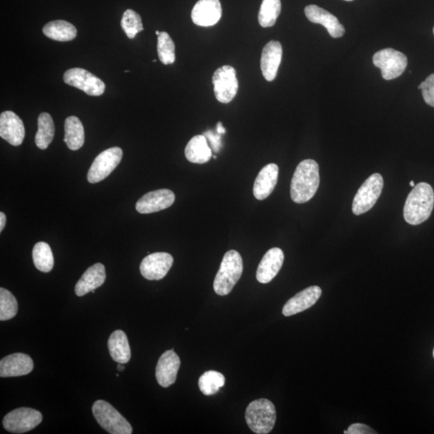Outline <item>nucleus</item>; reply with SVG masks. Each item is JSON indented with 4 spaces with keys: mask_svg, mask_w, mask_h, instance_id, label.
<instances>
[{
    "mask_svg": "<svg viewBox=\"0 0 434 434\" xmlns=\"http://www.w3.org/2000/svg\"><path fill=\"white\" fill-rule=\"evenodd\" d=\"M434 207V191L427 182H420L408 194L404 207V218L408 224L418 225L426 221Z\"/></svg>",
    "mask_w": 434,
    "mask_h": 434,
    "instance_id": "obj_2",
    "label": "nucleus"
},
{
    "mask_svg": "<svg viewBox=\"0 0 434 434\" xmlns=\"http://www.w3.org/2000/svg\"><path fill=\"white\" fill-rule=\"evenodd\" d=\"M283 263V251L279 248L270 249L261 261L256 270V279L263 284L270 283L282 269Z\"/></svg>",
    "mask_w": 434,
    "mask_h": 434,
    "instance_id": "obj_20",
    "label": "nucleus"
},
{
    "mask_svg": "<svg viewBox=\"0 0 434 434\" xmlns=\"http://www.w3.org/2000/svg\"><path fill=\"white\" fill-rule=\"evenodd\" d=\"M222 16L220 0H200L192 9L191 19L196 26L211 27L219 22Z\"/></svg>",
    "mask_w": 434,
    "mask_h": 434,
    "instance_id": "obj_16",
    "label": "nucleus"
},
{
    "mask_svg": "<svg viewBox=\"0 0 434 434\" xmlns=\"http://www.w3.org/2000/svg\"><path fill=\"white\" fill-rule=\"evenodd\" d=\"M274 404L268 399L261 398L251 402L245 412L246 423L255 433L266 434L272 431L276 422Z\"/></svg>",
    "mask_w": 434,
    "mask_h": 434,
    "instance_id": "obj_4",
    "label": "nucleus"
},
{
    "mask_svg": "<svg viewBox=\"0 0 434 434\" xmlns=\"http://www.w3.org/2000/svg\"><path fill=\"white\" fill-rule=\"evenodd\" d=\"M180 367V359L174 350H169L158 361L155 376L158 384L162 388L172 386L177 378Z\"/></svg>",
    "mask_w": 434,
    "mask_h": 434,
    "instance_id": "obj_14",
    "label": "nucleus"
},
{
    "mask_svg": "<svg viewBox=\"0 0 434 434\" xmlns=\"http://www.w3.org/2000/svg\"><path fill=\"white\" fill-rule=\"evenodd\" d=\"M122 150L120 147H111L102 151L93 161L88 170L87 179L91 184H97L107 178L116 169L122 159Z\"/></svg>",
    "mask_w": 434,
    "mask_h": 434,
    "instance_id": "obj_9",
    "label": "nucleus"
},
{
    "mask_svg": "<svg viewBox=\"0 0 434 434\" xmlns=\"http://www.w3.org/2000/svg\"><path fill=\"white\" fill-rule=\"evenodd\" d=\"M32 258L36 268L43 273H48L53 268L54 258L53 251L48 244L38 243L34 246Z\"/></svg>",
    "mask_w": 434,
    "mask_h": 434,
    "instance_id": "obj_29",
    "label": "nucleus"
},
{
    "mask_svg": "<svg viewBox=\"0 0 434 434\" xmlns=\"http://www.w3.org/2000/svg\"><path fill=\"white\" fill-rule=\"evenodd\" d=\"M18 312V303L15 296L9 290L0 288V320L7 321L16 317Z\"/></svg>",
    "mask_w": 434,
    "mask_h": 434,
    "instance_id": "obj_33",
    "label": "nucleus"
},
{
    "mask_svg": "<svg viewBox=\"0 0 434 434\" xmlns=\"http://www.w3.org/2000/svg\"><path fill=\"white\" fill-rule=\"evenodd\" d=\"M216 132L219 133L220 135H225L226 130L223 125H222V122H219L216 125Z\"/></svg>",
    "mask_w": 434,
    "mask_h": 434,
    "instance_id": "obj_39",
    "label": "nucleus"
},
{
    "mask_svg": "<svg viewBox=\"0 0 434 434\" xmlns=\"http://www.w3.org/2000/svg\"><path fill=\"white\" fill-rule=\"evenodd\" d=\"M418 90L422 91L424 101L426 104L434 107V73L431 74L425 82L420 84Z\"/></svg>",
    "mask_w": 434,
    "mask_h": 434,
    "instance_id": "obj_35",
    "label": "nucleus"
},
{
    "mask_svg": "<svg viewBox=\"0 0 434 434\" xmlns=\"http://www.w3.org/2000/svg\"><path fill=\"white\" fill-rule=\"evenodd\" d=\"M160 32H160V31H156V32H155V34H156V35H157V36H159V35H160Z\"/></svg>",
    "mask_w": 434,
    "mask_h": 434,
    "instance_id": "obj_42",
    "label": "nucleus"
},
{
    "mask_svg": "<svg viewBox=\"0 0 434 434\" xmlns=\"http://www.w3.org/2000/svg\"><path fill=\"white\" fill-rule=\"evenodd\" d=\"M243 273V261L236 250H229L222 260L216 274L214 288L216 294L228 295L234 288Z\"/></svg>",
    "mask_w": 434,
    "mask_h": 434,
    "instance_id": "obj_3",
    "label": "nucleus"
},
{
    "mask_svg": "<svg viewBox=\"0 0 434 434\" xmlns=\"http://www.w3.org/2000/svg\"><path fill=\"white\" fill-rule=\"evenodd\" d=\"M213 83L216 100L221 103H229L233 101L238 91V81L235 68L222 66L214 74Z\"/></svg>",
    "mask_w": 434,
    "mask_h": 434,
    "instance_id": "obj_11",
    "label": "nucleus"
},
{
    "mask_svg": "<svg viewBox=\"0 0 434 434\" xmlns=\"http://www.w3.org/2000/svg\"><path fill=\"white\" fill-rule=\"evenodd\" d=\"M106 279V268L104 265L97 263L91 266L83 274L75 287V293L78 297L92 292L93 290L102 287Z\"/></svg>",
    "mask_w": 434,
    "mask_h": 434,
    "instance_id": "obj_23",
    "label": "nucleus"
},
{
    "mask_svg": "<svg viewBox=\"0 0 434 434\" xmlns=\"http://www.w3.org/2000/svg\"><path fill=\"white\" fill-rule=\"evenodd\" d=\"M67 147L72 151L80 149L85 142V131L82 122L75 116L66 118L65 122V140Z\"/></svg>",
    "mask_w": 434,
    "mask_h": 434,
    "instance_id": "obj_26",
    "label": "nucleus"
},
{
    "mask_svg": "<svg viewBox=\"0 0 434 434\" xmlns=\"http://www.w3.org/2000/svg\"><path fill=\"white\" fill-rule=\"evenodd\" d=\"M55 135V126L53 117L48 113H41L38 117V131L35 138L36 144L41 150L50 145Z\"/></svg>",
    "mask_w": 434,
    "mask_h": 434,
    "instance_id": "obj_28",
    "label": "nucleus"
},
{
    "mask_svg": "<svg viewBox=\"0 0 434 434\" xmlns=\"http://www.w3.org/2000/svg\"><path fill=\"white\" fill-rule=\"evenodd\" d=\"M279 169L278 165L270 164L261 170L254 182V195L258 200H263L272 194L278 184Z\"/></svg>",
    "mask_w": 434,
    "mask_h": 434,
    "instance_id": "obj_22",
    "label": "nucleus"
},
{
    "mask_svg": "<svg viewBox=\"0 0 434 434\" xmlns=\"http://www.w3.org/2000/svg\"><path fill=\"white\" fill-rule=\"evenodd\" d=\"M121 26L130 39H134L138 33L144 30L141 17L131 9L126 10L123 14Z\"/></svg>",
    "mask_w": 434,
    "mask_h": 434,
    "instance_id": "obj_34",
    "label": "nucleus"
},
{
    "mask_svg": "<svg viewBox=\"0 0 434 434\" xmlns=\"http://www.w3.org/2000/svg\"><path fill=\"white\" fill-rule=\"evenodd\" d=\"M64 82L91 96H101L106 90L105 83L100 78L81 68L67 70L64 74Z\"/></svg>",
    "mask_w": 434,
    "mask_h": 434,
    "instance_id": "obj_10",
    "label": "nucleus"
},
{
    "mask_svg": "<svg viewBox=\"0 0 434 434\" xmlns=\"http://www.w3.org/2000/svg\"><path fill=\"white\" fill-rule=\"evenodd\" d=\"M207 140H209L211 149L215 152H219L221 148V135L219 133H214L213 131H208L204 133Z\"/></svg>",
    "mask_w": 434,
    "mask_h": 434,
    "instance_id": "obj_37",
    "label": "nucleus"
},
{
    "mask_svg": "<svg viewBox=\"0 0 434 434\" xmlns=\"http://www.w3.org/2000/svg\"><path fill=\"white\" fill-rule=\"evenodd\" d=\"M108 348L113 361L127 364L131 357V350L126 334L121 330L113 332L108 340Z\"/></svg>",
    "mask_w": 434,
    "mask_h": 434,
    "instance_id": "obj_24",
    "label": "nucleus"
},
{
    "mask_svg": "<svg viewBox=\"0 0 434 434\" xmlns=\"http://www.w3.org/2000/svg\"><path fill=\"white\" fill-rule=\"evenodd\" d=\"M173 261V256L164 252L148 255L142 261L141 274L147 280H161L169 272Z\"/></svg>",
    "mask_w": 434,
    "mask_h": 434,
    "instance_id": "obj_12",
    "label": "nucleus"
},
{
    "mask_svg": "<svg viewBox=\"0 0 434 434\" xmlns=\"http://www.w3.org/2000/svg\"><path fill=\"white\" fill-rule=\"evenodd\" d=\"M42 420V414L36 409L19 408L4 417L3 425L5 430L10 433H23L32 431Z\"/></svg>",
    "mask_w": 434,
    "mask_h": 434,
    "instance_id": "obj_8",
    "label": "nucleus"
},
{
    "mask_svg": "<svg viewBox=\"0 0 434 434\" xmlns=\"http://www.w3.org/2000/svg\"><path fill=\"white\" fill-rule=\"evenodd\" d=\"M34 368L32 358L26 354L14 353L0 361V377L3 378L26 376Z\"/></svg>",
    "mask_w": 434,
    "mask_h": 434,
    "instance_id": "obj_19",
    "label": "nucleus"
},
{
    "mask_svg": "<svg viewBox=\"0 0 434 434\" xmlns=\"http://www.w3.org/2000/svg\"><path fill=\"white\" fill-rule=\"evenodd\" d=\"M6 215L1 211V213H0V232L3 230L5 225H6Z\"/></svg>",
    "mask_w": 434,
    "mask_h": 434,
    "instance_id": "obj_38",
    "label": "nucleus"
},
{
    "mask_svg": "<svg viewBox=\"0 0 434 434\" xmlns=\"http://www.w3.org/2000/svg\"><path fill=\"white\" fill-rule=\"evenodd\" d=\"M409 185H411V187H415V182H414V181H411V182H409Z\"/></svg>",
    "mask_w": 434,
    "mask_h": 434,
    "instance_id": "obj_41",
    "label": "nucleus"
},
{
    "mask_svg": "<svg viewBox=\"0 0 434 434\" xmlns=\"http://www.w3.org/2000/svg\"><path fill=\"white\" fill-rule=\"evenodd\" d=\"M322 290L317 285H313L305 289L301 292L295 294L294 297L289 299L284 305L283 314L285 317H289L291 315L297 314L304 312L317 303L321 297Z\"/></svg>",
    "mask_w": 434,
    "mask_h": 434,
    "instance_id": "obj_17",
    "label": "nucleus"
},
{
    "mask_svg": "<svg viewBox=\"0 0 434 434\" xmlns=\"http://www.w3.org/2000/svg\"><path fill=\"white\" fill-rule=\"evenodd\" d=\"M433 358H434V349H433Z\"/></svg>",
    "mask_w": 434,
    "mask_h": 434,
    "instance_id": "obj_44",
    "label": "nucleus"
},
{
    "mask_svg": "<svg viewBox=\"0 0 434 434\" xmlns=\"http://www.w3.org/2000/svg\"><path fill=\"white\" fill-rule=\"evenodd\" d=\"M305 15L310 22L321 24L325 27L330 37L339 38L344 35L345 28L339 19L334 15L319 8L317 5H308L305 7Z\"/></svg>",
    "mask_w": 434,
    "mask_h": 434,
    "instance_id": "obj_21",
    "label": "nucleus"
},
{
    "mask_svg": "<svg viewBox=\"0 0 434 434\" xmlns=\"http://www.w3.org/2000/svg\"><path fill=\"white\" fill-rule=\"evenodd\" d=\"M282 11L281 0H263L258 14V22L261 27H273Z\"/></svg>",
    "mask_w": 434,
    "mask_h": 434,
    "instance_id": "obj_30",
    "label": "nucleus"
},
{
    "mask_svg": "<svg viewBox=\"0 0 434 434\" xmlns=\"http://www.w3.org/2000/svg\"><path fill=\"white\" fill-rule=\"evenodd\" d=\"M225 378L223 374L216 371L205 372L199 379V388L205 396L214 395L225 386Z\"/></svg>",
    "mask_w": 434,
    "mask_h": 434,
    "instance_id": "obj_31",
    "label": "nucleus"
},
{
    "mask_svg": "<svg viewBox=\"0 0 434 434\" xmlns=\"http://www.w3.org/2000/svg\"><path fill=\"white\" fill-rule=\"evenodd\" d=\"M0 136L12 146L21 145L26 129L21 117L12 111L2 113L0 115Z\"/></svg>",
    "mask_w": 434,
    "mask_h": 434,
    "instance_id": "obj_15",
    "label": "nucleus"
},
{
    "mask_svg": "<svg viewBox=\"0 0 434 434\" xmlns=\"http://www.w3.org/2000/svg\"><path fill=\"white\" fill-rule=\"evenodd\" d=\"M345 434H376V431L372 430V428L364 425L361 423H355L350 426Z\"/></svg>",
    "mask_w": 434,
    "mask_h": 434,
    "instance_id": "obj_36",
    "label": "nucleus"
},
{
    "mask_svg": "<svg viewBox=\"0 0 434 434\" xmlns=\"http://www.w3.org/2000/svg\"><path fill=\"white\" fill-rule=\"evenodd\" d=\"M185 156L192 164H203L211 160L213 154L204 135L192 138L185 148Z\"/></svg>",
    "mask_w": 434,
    "mask_h": 434,
    "instance_id": "obj_25",
    "label": "nucleus"
},
{
    "mask_svg": "<svg viewBox=\"0 0 434 434\" xmlns=\"http://www.w3.org/2000/svg\"><path fill=\"white\" fill-rule=\"evenodd\" d=\"M121 364H118V365H117V370L120 372L124 371V369H125V367L122 366V365H121Z\"/></svg>",
    "mask_w": 434,
    "mask_h": 434,
    "instance_id": "obj_40",
    "label": "nucleus"
},
{
    "mask_svg": "<svg viewBox=\"0 0 434 434\" xmlns=\"http://www.w3.org/2000/svg\"><path fill=\"white\" fill-rule=\"evenodd\" d=\"M158 55L164 65H170L176 61V46L173 39L166 32H161L158 36Z\"/></svg>",
    "mask_w": 434,
    "mask_h": 434,
    "instance_id": "obj_32",
    "label": "nucleus"
},
{
    "mask_svg": "<svg viewBox=\"0 0 434 434\" xmlns=\"http://www.w3.org/2000/svg\"><path fill=\"white\" fill-rule=\"evenodd\" d=\"M92 411L100 426L111 434H131L133 428L126 419L115 408L102 399L93 404Z\"/></svg>",
    "mask_w": 434,
    "mask_h": 434,
    "instance_id": "obj_5",
    "label": "nucleus"
},
{
    "mask_svg": "<svg viewBox=\"0 0 434 434\" xmlns=\"http://www.w3.org/2000/svg\"><path fill=\"white\" fill-rule=\"evenodd\" d=\"M319 184V167L317 162L313 160L301 162L291 180V199L296 204L307 203L317 194Z\"/></svg>",
    "mask_w": 434,
    "mask_h": 434,
    "instance_id": "obj_1",
    "label": "nucleus"
},
{
    "mask_svg": "<svg viewBox=\"0 0 434 434\" xmlns=\"http://www.w3.org/2000/svg\"><path fill=\"white\" fill-rule=\"evenodd\" d=\"M176 196L169 189H160L148 192L138 200L136 210L142 214L157 213L170 208L174 204Z\"/></svg>",
    "mask_w": 434,
    "mask_h": 434,
    "instance_id": "obj_13",
    "label": "nucleus"
},
{
    "mask_svg": "<svg viewBox=\"0 0 434 434\" xmlns=\"http://www.w3.org/2000/svg\"><path fill=\"white\" fill-rule=\"evenodd\" d=\"M345 1H353V0H345Z\"/></svg>",
    "mask_w": 434,
    "mask_h": 434,
    "instance_id": "obj_43",
    "label": "nucleus"
},
{
    "mask_svg": "<svg viewBox=\"0 0 434 434\" xmlns=\"http://www.w3.org/2000/svg\"><path fill=\"white\" fill-rule=\"evenodd\" d=\"M373 64L381 68L384 80L389 81L402 76L408 66V59L395 49L384 48L375 53Z\"/></svg>",
    "mask_w": 434,
    "mask_h": 434,
    "instance_id": "obj_7",
    "label": "nucleus"
},
{
    "mask_svg": "<svg viewBox=\"0 0 434 434\" xmlns=\"http://www.w3.org/2000/svg\"><path fill=\"white\" fill-rule=\"evenodd\" d=\"M383 187L384 179L381 174L369 176L354 197L352 213L359 216L372 209L381 196Z\"/></svg>",
    "mask_w": 434,
    "mask_h": 434,
    "instance_id": "obj_6",
    "label": "nucleus"
},
{
    "mask_svg": "<svg viewBox=\"0 0 434 434\" xmlns=\"http://www.w3.org/2000/svg\"><path fill=\"white\" fill-rule=\"evenodd\" d=\"M283 47L280 42L270 41L264 47L261 57V68L266 81L272 82L277 77L282 62Z\"/></svg>",
    "mask_w": 434,
    "mask_h": 434,
    "instance_id": "obj_18",
    "label": "nucleus"
},
{
    "mask_svg": "<svg viewBox=\"0 0 434 434\" xmlns=\"http://www.w3.org/2000/svg\"><path fill=\"white\" fill-rule=\"evenodd\" d=\"M43 33L54 41H71L77 37V28L70 22L65 21H51L43 28Z\"/></svg>",
    "mask_w": 434,
    "mask_h": 434,
    "instance_id": "obj_27",
    "label": "nucleus"
},
{
    "mask_svg": "<svg viewBox=\"0 0 434 434\" xmlns=\"http://www.w3.org/2000/svg\"><path fill=\"white\" fill-rule=\"evenodd\" d=\"M433 34H434V28H433Z\"/></svg>",
    "mask_w": 434,
    "mask_h": 434,
    "instance_id": "obj_45",
    "label": "nucleus"
}]
</instances>
